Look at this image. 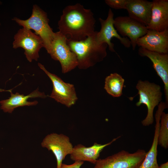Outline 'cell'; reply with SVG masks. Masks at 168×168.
Segmentation results:
<instances>
[{
    "label": "cell",
    "mask_w": 168,
    "mask_h": 168,
    "mask_svg": "<svg viewBox=\"0 0 168 168\" xmlns=\"http://www.w3.org/2000/svg\"><path fill=\"white\" fill-rule=\"evenodd\" d=\"M95 22L90 9L80 3L68 6L63 9L58 21L59 31L67 40H82L95 32Z\"/></svg>",
    "instance_id": "1"
},
{
    "label": "cell",
    "mask_w": 168,
    "mask_h": 168,
    "mask_svg": "<svg viewBox=\"0 0 168 168\" xmlns=\"http://www.w3.org/2000/svg\"><path fill=\"white\" fill-rule=\"evenodd\" d=\"M97 31L85 39L80 41L67 40L70 49L76 55L77 67L80 69H85L102 61L107 55V44L102 43L98 40Z\"/></svg>",
    "instance_id": "2"
},
{
    "label": "cell",
    "mask_w": 168,
    "mask_h": 168,
    "mask_svg": "<svg viewBox=\"0 0 168 168\" xmlns=\"http://www.w3.org/2000/svg\"><path fill=\"white\" fill-rule=\"evenodd\" d=\"M12 20L23 27L34 30L35 33L41 38L44 47L49 53L55 32L49 25V19L46 12L35 4L33 7L31 16L29 18L23 20L15 17Z\"/></svg>",
    "instance_id": "3"
},
{
    "label": "cell",
    "mask_w": 168,
    "mask_h": 168,
    "mask_svg": "<svg viewBox=\"0 0 168 168\" xmlns=\"http://www.w3.org/2000/svg\"><path fill=\"white\" fill-rule=\"evenodd\" d=\"M136 88L138 91V94L139 95V100L136 103V105L139 106L142 104H144L147 109V115L141 121V123L143 126H149L152 124L154 122V110L162 99L161 87L154 83L139 80Z\"/></svg>",
    "instance_id": "4"
},
{
    "label": "cell",
    "mask_w": 168,
    "mask_h": 168,
    "mask_svg": "<svg viewBox=\"0 0 168 168\" xmlns=\"http://www.w3.org/2000/svg\"><path fill=\"white\" fill-rule=\"evenodd\" d=\"M147 152L142 149L133 153L123 150L105 158L98 159L94 168H138Z\"/></svg>",
    "instance_id": "5"
},
{
    "label": "cell",
    "mask_w": 168,
    "mask_h": 168,
    "mask_svg": "<svg viewBox=\"0 0 168 168\" xmlns=\"http://www.w3.org/2000/svg\"><path fill=\"white\" fill-rule=\"evenodd\" d=\"M49 54L52 59L59 62L63 73L77 67L78 61L75 54L68 45L66 38L59 31L55 33Z\"/></svg>",
    "instance_id": "6"
},
{
    "label": "cell",
    "mask_w": 168,
    "mask_h": 168,
    "mask_svg": "<svg viewBox=\"0 0 168 168\" xmlns=\"http://www.w3.org/2000/svg\"><path fill=\"white\" fill-rule=\"evenodd\" d=\"M13 48L23 49L27 60L31 62L33 60L37 61L39 57V52L44 47L43 41L39 35L29 29L23 27L20 29L14 37Z\"/></svg>",
    "instance_id": "7"
},
{
    "label": "cell",
    "mask_w": 168,
    "mask_h": 168,
    "mask_svg": "<svg viewBox=\"0 0 168 168\" xmlns=\"http://www.w3.org/2000/svg\"><path fill=\"white\" fill-rule=\"evenodd\" d=\"M38 65L52 82L53 89L49 96L68 107L75 104L78 98L74 86L64 82L56 75L49 72L41 63H38Z\"/></svg>",
    "instance_id": "8"
},
{
    "label": "cell",
    "mask_w": 168,
    "mask_h": 168,
    "mask_svg": "<svg viewBox=\"0 0 168 168\" xmlns=\"http://www.w3.org/2000/svg\"><path fill=\"white\" fill-rule=\"evenodd\" d=\"M41 145L54 154L56 159L57 168H60L63 161L67 155L70 154L73 147L68 136L56 133L48 134Z\"/></svg>",
    "instance_id": "9"
},
{
    "label": "cell",
    "mask_w": 168,
    "mask_h": 168,
    "mask_svg": "<svg viewBox=\"0 0 168 168\" xmlns=\"http://www.w3.org/2000/svg\"><path fill=\"white\" fill-rule=\"evenodd\" d=\"M114 28L123 37H128L132 49L137 46L138 39L145 35L148 30L146 26L128 16H119L114 19Z\"/></svg>",
    "instance_id": "10"
},
{
    "label": "cell",
    "mask_w": 168,
    "mask_h": 168,
    "mask_svg": "<svg viewBox=\"0 0 168 168\" xmlns=\"http://www.w3.org/2000/svg\"><path fill=\"white\" fill-rule=\"evenodd\" d=\"M114 14L111 9H109L108 16L105 20L100 18L99 21L101 25L99 31H97L96 36L101 43H106L109 50L116 52L114 44L111 42V39L115 37L118 39L120 43L125 47L129 48L131 46L130 41L127 37L121 36L117 32L114 25Z\"/></svg>",
    "instance_id": "11"
},
{
    "label": "cell",
    "mask_w": 168,
    "mask_h": 168,
    "mask_svg": "<svg viewBox=\"0 0 168 168\" xmlns=\"http://www.w3.org/2000/svg\"><path fill=\"white\" fill-rule=\"evenodd\" d=\"M138 54L148 58L153 63L154 68L164 84L165 104L168 107V54L148 50L139 47Z\"/></svg>",
    "instance_id": "12"
},
{
    "label": "cell",
    "mask_w": 168,
    "mask_h": 168,
    "mask_svg": "<svg viewBox=\"0 0 168 168\" xmlns=\"http://www.w3.org/2000/svg\"><path fill=\"white\" fill-rule=\"evenodd\" d=\"M136 44L148 50L168 54V29L162 32L148 30L145 35L138 39Z\"/></svg>",
    "instance_id": "13"
},
{
    "label": "cell",
    "mask_w": 168,
    "mask_h": 168,
    "mask_svg": "<svg viewBox=\"0 0 168 168\" xmlns=\"http://www.w3.org/2000/svg\"><path fill=\"white\" fill-rule=\"evenodd\" d=\"M120 137L118 136L113 139L110 142L103 144L95 142L92 146L88 147L82 144H78L73 147L70 154V158L75 161H87L95 164L103 150L112 144Z\"/></svg>",
    "instance_id": "14"
},
{
    "label": "cell",
    "mask_w": 168,
    "mask_h": 168,
    "mask_svg": "<svg viewBox=\"0 0 168 168\" xmlns=\"http://www.w3.org/2000/svg\"><path fill=\"white\" fill-rule=\"evenodd\" d=\"M148 30L159 32L168 29V0H154Z\"/></svg>",
    "instance_id": "15"
},
{
    "label": "cell",
    "mask_w": 168,
    "mask_h": 168,
    "mask_svg": "<svg viewBox=\"0 0 168 168\" xmlns=\"http://www.w3.org/2000/svg\"><path fill=\"white\" fill-rule=\"evenodd\" d=\"M10 93L11 96L8 99L0 101L1 109L4 112L10 113H12L14 110L18 107L35 105L38 103L36 100L28 101L29 98L40 97L45 98L47 96L44 92L39 91L38 88L26 96L20 94L18 92L13 94L11 92Z\"/></svg>",
    "instance_id": "16"
},
{
    "label": "cell",
    "mask_w": 168,
    "mask_h": 168,
    "mask_svg": "<svg viewBox=\"0 0 168 168\" xmlns=\"http://www.w3.org/2000/svg\"><path fill=\"white\" fill-rule=\"evenodd\" d=\"M152 5V1L128 0L126 10L129 17L147 26L151 19Z\"/></svg>",
    "instance_id": "17"
},
{
    "label": "cell",
    "mask_w": 168,
    "mask_h": 168,
    "mask_svg": "<svg viewBox=\"0 0 168 168\" xmlns=\"http://www.w3.org/2000/svg\"><path fill=\"white\" fill-rule=\"evenodd\" d=\"M154 136L151 147L138 168H159L157 161L158 139L160 121L156 120Z\"/></svg>",
    "instance_id": "18"
},
{
    "label": "cell",
    "mask_w": 168,
    "mask_h": 168,
    "mask_svg": "<svg viewBox=\"0 0 168 168\" xmlns=\"http://www.w3.org/2000/svg\"><path fill=\"white\" fill-rule=\"evenodd\" d=\"M124 80L119 74L114 73L107 76L105 79L104 89L114 97H119L122 95Z\"/></svg>",
    "instance_id": "19"
},
{
    "label": "cell",
    "mask_w": 168,
    "mask_h": 168,
    "mask_svg": "<svg viewBox=\"0 0 168 168\" xmlns=\"http://www.w3.org/2000/svg\"><path fill=\"white\" fill-rule=\"evenodd\" d=\"M158 143L163 148L168 147V114L163 112L160 118Z\"/></svg>",
    "instance_id": "20"
},
{
    "label": "cell",
    "mask_w": 168,
    "mask_h": 168,
    "mask_svg": "<svg viewBox=\"0 0 168 168\" xmlns=\"http://www.w3.org/2000/svg\"><path fill=\"white\" fill-rule=\"evenodd\" d=\"M128 0H105L106 4L110 7L116 9H126Z\"/></svg>",
    "instance_id": "21"
},
{
    "label": "cell",
    "mask_w": 168,
    "mask_h": 168,
    "mask_svg": "<svg viewBox=\"0 0 168 168\" xmlns=\"http://www.w3.org/2000/svg\"><path fill=\"white\" fill-rule=\"evenodd\" d=\"M83 163V161H76L71 165H68L62 163L60 168H80Z\"/></svg>",
    "instance_id": "22"
},
{
    "label": "cell",
    "mask_w": 168,
    "mask_h": 168,
    "mask_svg": "<svg viewBox=\"0 0 168 168\" xmlns=\"http://www.w3.org/2000/svg\"><path fill=\"white\" fill-rule=\"evenodd\" d=\"M159 168H168V162H166L161 164L160 166H159Z\"/></svg>",
    "instance_id": "23"
},
{
    "label": "cell",
    "mask_w": 168,
    "mask_h": 168,
    "mask_svg": "<svg viewBox=\"0 0 168 168\" xmlns=\"http://www.w3.org/2000/svg\"><path fill=\"white\" fill-rule=\"evenodd\" d=\"M12 89H10L9 90H5L1 88H0V92H2V91H8L10 92H12Z\"/></svg>",
    "instance_id": "24"
},
{
    "label": "cell",
    "mask_w": 168,
    "mask_h": 168,
    "mask_svg": "<svg viewBox=\"0 0 168 168\" xmlns=\"http://www.w3.org/2000/svg\"><path fill=\"white\" fill-rule=\"evenodd\" d=\"M0 25H1V23H0Z\"/></svg>",
    "instance_id": "25"
}]
</instances>
